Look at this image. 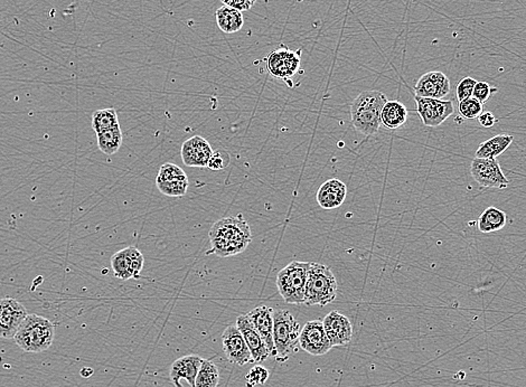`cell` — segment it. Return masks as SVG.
<instances>
[{
  "instance_id": "2",
  "label": "cell",
  "mask_w": 526,
  "mask_h": 387,
  "mask_svg": "<svg viewBox=\"0 0 526 387\" xmlns=\"http://www.w3.org/2000/svg\"><path fill=\"white\" fill-rule=\"evenodd\" d=\"M388 102L380 91H364L351 105L354 128L364 136H374L381 127V112Z\"/></svg>"
},
{
  "instance_id": "24",
  "label": "cell",
  "mask_w": 526,
  "mask_h": 387,
  "mask_svg": "<svg viewBox=\"0 0 526 387\" xmlns=\"http://www.w3.org/2000/svg\"><path fill=\"white\" fill-rule=\"evenodd\" d=\"M217 24L219 30L226 34L239 32L244 25L242 12L228 6H222L215 12Z\"/></svg>"
},
{
  "instance_id": "23",
  "label": "cell",
  "mask_w": 526,
  "mask_h": 387,
  "mask_svg": "<svg viewBox=\"0 0 526 387\" xmlns=\"http://www.w3.org/2000/svg\"><path fill=\"white\" fill-rule=\"evenodd\" d=\"M514 138L509 134H497L495 137L480 143L477 149L476 158L495 159L509 148Z\"/></svg>"
},
{
  "instance_id": "22",
  "label": "cell",
  "mask_w": 526,
  "mask_h": 387,
  "mask_svg": "<svg viewBox=\"0 0 526 387\" xmlns=\"http://www.w3.org/2000/svg\"><path fill=\"white\" fill-rule=\"evenodd\" d=\"M408 120V110L406 105L400 101H388L384 105L381 112V125H383L386 129L395 130L399 129L406 123Z\"/></svg>"
},
{
  "instance_id": "19",
  "label": "cell",
  "mask_w": 526,
  "mask_h": 387,
  "mask_svg": "<svg viewBox=\"0 0 526 387\" xmlns=\"http://www.w3.org/2000/svg\"><path fill=\"white\" fill-rule=\"evenodd\" d=\"M248 317L252 325L266 341L270 356L275 357V341H273V309L266 306H259L248 312Z\"/></svg>"
},
{
  "instance_id": "18",
  "label": "cell",
  "mask_w": 526,
  "mask_h": 387,
  "mask_svg": "<svg viewBox=\"0 0 526 387\" xmlns=\"http://www.w3.org/2000/svg\"><path fill=\"white\" fill-rule=\"evenodd\" d=\"M237 328L240 329L243 337L246 339L248 350L251 352L253 363H262L270 357V352L266 341H263L260 334L248 319V314H243L237 318Z\"/></svg>"
},
{
  "instance_id": "4",
  "label": "cell",
  "mask_w": 526,
  "mask_h": 387,
  "mask_svg": "<svg viewBox=\"0 0 526 387\" xmlns=\"http://www.w3.org/2000/svg\"><path fill=\"white\" fill-rule=\"evenodd\" d=\"M337 297V280L327 265L310 262L305 292L306 306H320L335 301Z\"/></svg>"
},
{
  "instance_id": "13",
  "label": "cell",
  "mask_w": 526,
  "mask_h": 387,
  "mask_svg": "<svg viewBox=\"0 0 526 387\" xmlns=\"http://www.w3.org/2000/svg\"><path fill=\"white\" fill-rule=\"evenodd\" d=\"M143 253L135 246H128L114 253L111 259V267L114 277L121 280L139 278L143 268Z\"/></svg>"
},
{
  "instance_id": "29",
  "label": "cell",
  "mask_w": 526,
  "mask_h": 387,
  "mask_svg": "<svg viewBox=\"0 0 526 387\" xmlns=\"http://www.w3.org/2000/svg\"><path fill=\"white\" fill-rule=\"evenodd\" d=\"M458 109L460 117L464 118V119H477L482 112V103L471 96L469 99L459 102Z\"/></svg>"
},
{
  "instance_id": "36",
  "label": "cell",
  "mask_w": 526,
  "mask_h": 387,
  "mask_svg": "<svg viewBox=\"0 0 526 387\" xmlns=\"http://www.w3.org/2000/svg\"><path fill=\"white\" fill-rule=\"evenodd\" d=\"M252 1L255 3V1H257V0H252Z\"/></svg>"
},
{
  "instance_id": "8",
  "label": "cell",
  "mask_w": 526,
  "mask_h": 387,
  "mask_svg": "<svg viewBox=\"0 0 526 387\" xmlns=\"http://www.w3.org/2000/svg\"><path fill=\"white\" fill-rule=\"evenodd\" d=\"M471 176L478 185L485 188L504 190L509 186V179L504 175L500 163L495 159L475 158L471 161Z\"/></svg>"
},
{
  "instance_id": "12",
  "label": "cell",
  "mask_w": 526,
  "mask_h": 387,
  "mask_svg": "<svg viewBox=\"0 0 526 387\" xmlns=\"http://www.w3.org/2000/svg\"><path fill=\"white\" fill-rule=\"evenodd\" d=\"M299 347L313 356L325 355L333 348L325 332L323 321H308L304 328H301Z\"/></svg>"
},
{
  "instance_id": "16",
  "label": "cell",
  "mask_w": 526,
  "mask_h": 387,
  "mask_svg": "<svg viewBox=\"0 0 526 387\" xmlns=\"http://www.w3.org/2000/svg\"><path fill=\"white\" fill-rule=\"evenodd\" d=\"M181 159L186 166L208 167L213 149L210 143L201 136H194L186 140L181 149Z\"/></svg>"
},
{
  "instance_id": "30",
  "label": "cell",
  "mask_w": 526,
  "mask_h": 387,
  "mask_svg": "<svg viewBox=\"0 0 526 387\" xmlns=\"http://www.w3.org/2000/svg\"><path fill=\"white\" fill-rule=\"evenodd\" d=\"M269 370L266 367L257 366L252 367L250 372L246 376V387H255L257 385H263L269 379Z\"/></svg>"
},
{
  "instance_id": "26",
  "label": "cell",
  "mask_w": 526,
  "mask_h": 387,
  "mask_svg": "<svg viewBox=\"0 0 526 387\" xmlns=\"http://www.w3.org/2000/svg\"><path fill=\"white\" fill-rule=\"evenodd\" d=\"M97 140L100 152L107 156L117 154L123 145V132H121L120 125L97 134Z\"/></svg>"
},
{
  "instance_id": "33",
  "label": "cell",
  "mask_w": 526,
  "mask_h": 387,
  "mask_svg": "<svg viewBox=\"0 0 526 387\" xmlns=\"http://www.w3.org/2000/svg\"><path fill=\"white\" fill-rule=\"evenodd\" d=\"M497 89L491 88L486 82H477L473 89V98L478 100L480 103H485L491 98V92H496Z\"/></svg>"
},
{
  "instance_id": "28",
  "label": "cell",
  "mask_w": 526,
  "mask_h": 387,
  "mask_svg": "<svg viewBox=\"0 0 526 387\" xmlns=\"http://www.w3.org/2000/svg\"><path fill=\"white\" fill-rule=\"evenodd\" d=\"M219 381V372L213 361L204 359L199 374L196 376L195 387H217Z\"/></svg>"
},
{
  "instance_id": "3",
  "label": "cell",
  "mask_w": 526,
  "mask_h": 387,
  "mask_svg": "<svg viewBox=\"0 0 526 387\" xmlns=\"http://www.w3.org/2000/svg\"><path fill=\"white\" fill-rule=\"evenodd\" d=\"M55 336L54 325L38 314H27L16 332L14 341L26 352H42L52 346Z\"/></svg>"
},
{
  "instance_id": "9",
  "label": "cell",
  "mask_w": 526,
  "mask_h": 387,
  "mask_svg": "<svg viewBox=\"0 0 526 387\" xmlns=\"http://www.w3.org/2000/svg\"><path fill=\"white\" fill-rule=\"evenodd\" d=\"M156 185L161 194L170 197H181L188 190V178L186 172L175 163L161 165L156 178Z\"/></svg>"
},
{
  "instance_id": "25",
  "label": "cell",
  "mask_w": 526,
  "mask_h": 387,
  "mask_svg": "<svg viewBox=\"0 0 526 387\" xmlns=\"http://www.w3.org/2000/svg\"><path fill=\"white\" fill-rule=\"evenodd\" d=\"M507 223V215L505 212L498 210L496 207H487L480 214L477 221V227L482 233H493L504 228Z\"/></svg>"
},
{
  "instance_id": "7",
  "label": "cell",
  "mask_w": 526,
  "mask_h": 387,
  "mask_svg": "<svg viewBox=\"0 0 526 387\" xmlns=\"http://www.w3.org/2000/svg\"><path fill=\"white\" fill-rule=\"evenodd\" d=\"M300 51L293 52L284 45L272 51L266 56V71L275 80L286 82L290 88L293 87V79L300 70Z\"/></svg>"
},
{
  "instance_id": "15",
  "label": "cell",
  "mask_w": 526,
  "mask_h": 387,
  "mask_svg": "<svg viewBox=\"0 0 526 387\" xmlns=\"http://www.w3.org/2000/svg\"><path fill=\"white\" fill-rule=\"evenodd\" d=\"M325 332L332 347L347 346L353 337V326L346 316L332 312L323 321Z\"/></svg>"
},
{
  "instance_id": "11",
  "label": "cell",
  "mask_w": 526,
  "mask_h": 387,
  "mask_svg": "<svg viewBox=\"0 0 526 387\" xmlns=\"http://www.w3.org/2000/svg\"><path fill=\"white\" fill-rule=\"evenodd\" d=\"M26 317V308L18 300L14 298L0 299V338L10 339L15 337L18 328Z\"/></svg>"
},
{
  "instance_id": "5",
  "label": "cell",
  "mask_w": 526,
  "mask_h": 387,
  "mask_svg": "<svg viewBox=\"0 0 526 387\" xmlns=\"http://www.w3.org/2000/svg\"><path fill=\"white\" fill-rule=\"evenodd\" d=\"M300 332V323L288 310H273V341L279 363H284L298 350Z\"/></svg>"
},
{
  "instance_id": "6",
  "label": "cell",
  "mask_w": 526,
  "mask_h": 387,
  "mask_svg": "<svg viewBox=\"0 0 526 387\" xmlns=\"http://www.w3.org/2000/svg\"><path fill=\"white\" fill-rule=\"evenodd\" d=\"M310 262L293 261L279 271L277 288L284 303L300 305L305 303V292L307 283Z\"/></svg>"
},
{
  "instance_id": "17",
  "label": "cell",
  "mask_w": 526,
  "mask_h": 387,
  "mask_svg": "<svg viewBox=\"0 0 526 387\" xmlns=\"http://www.w3.org/2000/svg\"><path fill=\"white\" fill-rule=\"evenodd\" d=\"M415 91V96L442 100L451 92V81L442 72L433 71L421 76Z\"/></svg>"
},
{
  "instance_id": "1",
  "label": "cell",
  "mask_w": 526,
  "mask_h": 387,
  "mask_svg": "<svg viewBox=\"0 0 526 387\" xmlns=\"http://www.w3.org/2000/svg\"><path fill=\"white\" fill-rule=\"evenodd\" d=\"M210 250L206 255L230 258L246 250L252 242V233L242 214L223 217L214 223L208 232Z\"/></svg>"
},
{
  "instance_id": "32",
  "label": "cell",
  "mask_w": 526,
  "mask_h": 387,
  "mask_svg": "<svg viewBox=\"0 0 526 387\" xmlns=\"http://www.w3.org/2000/svg\"><path fill=\"white\" fill-rule=\"evenodd\" d=\"M230 163V154L226 152H213L210 161H208V168L210 170H223L228 166Z\"/></svg>"
},
{
  "instance_id": "14",
  "label": "cell",
  "mask_w": 526,
  "mask_h": 387,
  "mask_svg": "<svg viewBox=\"0 0 526 387\" xmlns=\"http://www.w3.org/2000/svg\"><path fill=\"white\" fill-rule=\"evenodd\" d=\"M223 350L232 364L244 366L252 361L251 352L237 325L228 326L222 335Z\"/></svg>"
},
{
  "instance_id": "20",
  "label": "cell",
  "mask_w": 526,
  "mask_h": 387,
  "mask_svg": "<svg viewBox=\"0 0 526 387\" xmlns=\"http://www.w3.org/2000/svg\"><path fill=\"white\" fill-rule=\"evenodd\" d=\"M347 196V187L343 181L333 178L325 181L316 194L319 206L324 210H335L342 206Z\"/></svg>"
},
{
  "instance_id": "34",
  "label": "cell",
  "mask_w": 526,
  "mask_h": 387,
  "mask_svg": "<svg viewBox=\"0 0 526 387\" xmlns=\"http://www.w3.org/2000/svg\"><path fill=\"white\" fill-rule=\"evenodd\" d=\"M224 6L231 7V8L237 9L240 12H246L255 6V3L252 0H221Z\"/></svg>"
},
{
  "instance_id": "27",
  "label": "cell",
  "mask_w": 526,
  "mask_h": 387,
  "mask_svg": "<svg viewBox=\"0 0 526 387\" xmlns=\"http://www.w3.org/2000/svg\"><path fill=\"white\" fill-rule=\"evenodd\" d=\"M116 127H119V119L116 109L108 108L94 111L92 114V128L97 134Z\"/></svg>"
},
{
  "instance_id": "31",
  "label": "cell",
  "mask_w": 526,
  "mask_h": 387,
  "mask_svg": "<svg viewBox=\"0 0 526 387\" xmlns=\"http://www.w3.org/2000/svg\"><path fill=\"white\" fill-rule=\"evenodd\" d=\"M476 83V80L473 79L471 76L464 78L462 81L459 82L458 85H457V99H458L459 102L473 96V89H475Z\"/></svg>"
},
{
  "instance_id": "21",
  "label": "cell",
  "mask_w": 526,
  "mask_h": 387,
  "mask_svg": "<svg viewBox=\"0 0 526 387\" xmlns=\"http://www.w3.org/2000/svg\"><path fill=\"white\" fill-rule=\"evenodd\" d=\"M203 358L196 355H188L181 357L174 361L170 367V379L176 387H183L181 379H186L188 384L195 387L196 376L199 374V368L202 365Z\"/></svg>"
},
{
  "instance_id": "10",
  "label": "cell",
  "mask_w": 526,
  "mask_h": 387,
  "mask_svg": "<svg viewBox=\"0 0 526 387\" xmlns=\"http://www.w3.org/2000/svg\"><path fill=\"white\" fill-rule=\"evenodd\" d=\"M415 101L422 123L431 128L442 125L455 112L453 101H448V100L431 99V98L415 96Z\"/></svg>"
},
{
  "instance_id": "35",
  "label": "cell",
  "mask_w": 526,
  "mask_h": 387,
  "mask_svg": "<svg viewBox=\"0 0 526 387\" xmlns=\"http://www.w3.org/2000/svg\"><path fill=\"white\" fill-rule=\"evenodd\" d=\"M477 119H478L480 125H482V127H484V128H491V127L497 123V119L496 117H495L494 114H493V112H489V111H487V112H482Z\"/></svg>"
}]
</instances>
